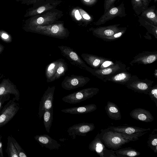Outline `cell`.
<instances>
[{
    "mask_svg": "<svg viewBox=\"0 0 157 157\" xmlns=\"http://www.w3.org/2000/svg\"><path fill=\"white\" fill-rule=\"evenodd\" d=\"M100 132L101 140L105 147L114 150L130 141L139 139L138 137L112 131L108 127L106 129H101Z\"/></svg>",
    "mask_w": 157,
    "mask_h": 157,
    "instance_id": "1",
    "label": "cell"
},
{
    "mask_svg": "<svg viewBox=\"0 0 157 157\" xmlns=\"http://www.w3.org/2000/svg\"><path fill=\"white\" fill-rule=\"evenodd\" d=\"M29 27L31 30L36 33L58 38H65L69 35L68 31L61 24L48 26L37 25Z\"/></svg>",
    "mask_w": 157,
    "mask_h": 157,
    "instance_id": "2",
    "label": "cell"
},
{
    "mask_svg": "<svg viewBox=\"0 0 157 157\" xmlns=\"http://www.w3.org/2000/svg\"><path fill=\"white\" fill-rule=\"evenodd\" d=\"M99 89L97 88H85L69 94L62 98L64 102L70 104L79 103L92 98L97 94Z\"/></svg>",
    "mask_w": 157,
    "mask_h": 157,
    "instance_id": "3",
    "label": "cell"
},
{
    "mask_svg": "<svg viewBox=\"0 0 157 157\" xmlns=\"http://www.w3.org/2000/svg\"><path fill=\"white\" fill-rule=\"evenodd\" d=\"M62 55L72 65L84 70L90 72L91 68L88 66L76 52L70 47L64 45L58 46Z\"/></svg>",
    "mask_w": 157,
    "mask_h": 157,
    "instance_id": "4",
    "label": "cell"
},
{
    "mask_svg": "<svg viewBox=\"0 0 157 157\" xmlns=\"http://www.w3.org/2000/svg\"><path fill=\"white\" fill-rule=\"evenodd\" d=\"M15 100L14 98L9 100L0 111V128L12 119L20 109L19 104Z\"/></svg>",
    "mask_w": 157,
    "mask_h": 157,
    "instance_id": "5",
    "label": "cell"
},
{
    "mask_svg": "<svg viewBox=\"0 0 157 157\" xmlns=\"http://www.w3.org/2000/svg\"><path fill=\"white\" fill-rule=\"evenodd\" d=\"M126 15L124 5L122 2L119 6L112 7L104 12V14L95 23V25H98L104 24L107 21L116 17H123Z\"/></svg>",
    "mask_w": 157,
    "mask_h": 157,
    "instance_id": "6",
    "label": "cell"
},
{
    "mask_svg": "<svg viewBox=\"0 0 157 157\" xmlns=\"http://www.w3.org/2000/svg\"><path fill=\"white\" fill-rule=\"evenodd\" d=\"M90 80L88 77L82 75H72L65 77L61 83V86L64 89L71 90L86 85Z\"/></svg>",
    "mask_w": 157,
    "mask_h": 157,
    "instance_id": "7",
    "label": "cell"
},
{
    "mask_svg": "<svg viewBox=\"0 0 157 157\" xmlns=\"http://www.w3.org/2000/svg\"><path fill=\"white\" fill-rule=\"evenodd\" d=\"M55 86L50 87L48 86L45 91L40 101L38 115L40 119L44 112L53 107L54 94Z\"/></svg>",
    "mask_w": 157,
    "mask_h": 157,
    "instance_id": "8",
    "label": "cell"
},
{
    "mask_svg": "<svg viewBox=\"0 0 157 157\" xmlns=\"http://www.w3.org/2000/svg\"><path fill=\"white\" fill-rule=\"evenodd\" d=\"M108 127L112 131L138 138L147 133L151 130L150 128L146 129L129 125L119 126L116 127L109 126Z\"/></svg>",
    "mask_w": 157,
    "mask_h": 157,
    "instance_id": "9",
    "label": "cell"
},
{
    "mask_svg": "<svg viewBox=\"0 0 157 157\" xmlns=\"http://www.w3.org/2000/svg\"><path fill=\"white\" fill-rule=\"evenodd\" d=\"M95 128L93 123L83 122L73 125L69 127L67 131L68 135L75 139L76 136H86L87 133L93 131Z\"/></svg>",
    "mask_w": 157,
    "mask_h": 157,
    "instance_id": "10",
    "label": "cell"
},
{
    "mask_svg": "<svg viewBox=\"0 0 157 157\" xmlns=\"http://www.w3.org/2000/svg\"><path fill=\"white\" fill-rule=\"evenodd\" d=\"M152 81L148 80L138 79L132 81L130 78L126 86L135 92L148 94L152 87Z\"/></svg>",
    "mask_w": 157,
    "mask_h": 157,
    "instance_id": "11",
    "label": "cell"
},
{
    "mask_svg": "<svg viewBox=\"0 0 157 157\" xmlns=\"http://www.w3.org/2000/svg\"><path fill=\"white\" fill-rule=\"evenodd\" d=\"M125 66L120 63L114 64L108 67L103 69L96 70L91 68L90 72L92 75L98 78H101L103 76H107L117 74L119 72L125 71Z\"/></svg>",
    "mask_w": 157,
    "mask_h": 157,
    "instance_id": "12",
    "label": "cell"
},
{
    "mask_svg": "<svg viewBox=\"0 0 157 157\" xmlns=\"http://www.w3.org/2000/svg\"><path fill=\"white\" fill-rule=\"evenodd\" d=\"M120 25V24H117L106 26L99 27L95 28H91L90 30L94 36L105 38L113 35L121 30L122 28H118Z\"/></svg>",
    "mask_w": 157,
    "mask_h": 157,
    "instance_id": "13",
    "label": "cell"
},
{
    "mask_svg": "<svg viewBox=\"0 0 157 157\" xmlns=\"http://www.w3.org/2000/svg\"><path fill=\"white\" fill-rule=\"evenodd\" d=\"M34 138L42 147H45L50 150H58L61 147L60 144L48 135H36Z\"/></svg>",
    "mask_w": 157,
    "mask_h": 157,
    "instance_id": "14",
    "label": "cell"
},
{
    "mask_svg": "<svg viewBox=\"0 0 157 157\" xmlns=\"http://www.w3.org/2000/svg\"><path fill=\"white\" fill-rule=\"evenodd\" d=\"M129 114L132 118L143 122H151L154 119V117L150 111L142 108H136L132 110Z\"/></svg>",
    "mask_w": 157,
    "mask_h": 157,
    "instance_id": "15",
    "label": "cell"
},
{
    "mask_svg": "<svg viewBox=\"0 0 157 157\" xmlns=\"http://www.w3.org/2000/svg\"><path fill=\"white\" fill-rule=\"evenodd\" d=\"M88 148L90 151L95 152L100 157H105V153L107 149L101 141L98 132L89 144Z\"/></svg>",
    "mask_w": 157,
    "mask_h": 157,
    "instance_id": "16",
    "label": "cell"
},
{
    "mask_svg": "<svg viewBox=\"0 0 157 157\" xmlns=\"http://www.w3.org/2000/svg\"><path fill=\"white\" fill-rule=\"evenodd\" d=\"M97 109V106L94 104L81 106L71 107L61 110L62 112L73 114H80L90 113Z\"/></svg>",
    "mask_w": 157,
    "mask_h": 157,
    "instance_id": "17",
    "label": "cell"
},
{
    "mask_svg": "<svg viewBox=\"0 0 157 157\" xmlns=\"http://www.w3.org/2000/svg\"><path fill=\"white\" fill-rule=\"evenodd\" d=\"M140 16L148 22L157 26V11L155 5L144 9Z\"/></svg>",
    "mask_w": 157,
    "mask_h": 157,
    "instance_id": "18",
    "label": "cell"
},
{
    "mask_svg": "<svg viewBox=\"0 0 157 157\" xmlns=\"http://www.w3.org/2000/svg\"><path fill=\"white\" fill-rule=\"evenodd\" d=\"M105 109L107 115L111 119L117 121L121 119V115L119 108L114 103L108 101L105 107Z\"/></svg>",
    "mask_w": 157,
    "mask_h": 157,
    "instance_id": "19",
    "label": "cell"
},
{
    "mask_svg": "<svg viewBox=\"0 0 157 157\" xmlns=\"http://www.w3.org/2000/svg\"><path fill=\"white\" fill-rule=\"evenodd\" d=\"M131 78L130 74L124 71L106 76L105 79L122 84H126Z\"/></svg>",
    "mask_w": 157,
    "mask_h": 157,
    "instance_id": "20",
    "label": "cell"
},
{
    "mask_svg": "<svg viewBox=\"0 0 157 157\" xmlns=\"http://www.w3.org/2000/svg\"><path fill=\"white\" fill-rule=\"evenodd\" d=\"M157 56V53L155 52H147L142 53L135 57V59L132 62L144 64H150L156 60Z\"/></svg>",
    "mask_w": 157,
    "mask_h": 157,
    "instance_id": "21",
    "label": "cell"
},
{
    "mask_svg": "<svg viewBox=\"0 0 157 157\" xmlns=\"http://www.w3.org/2000/svg\"><path fill=\"white\" fill-rule=\"evenodd\" d=\"M81 56L87 64L94 68H98L101 64L105 61L103 58L87 53H82Z\"/></svg>",
    "mask_w": 157,
    "mask_h": 157,
    "instance_id": "22",
    "label": "cell"
},
{
    "mask_svg": "<svg viewBox=\"0 0 157 157\" xmlns=\"http://www.w3.org/2000/svg\"><path fill=\"white\" fill-rule=\"evenodd\" d=\"M59 61V59L56 60L46 66L45 69V75L48 82H52Z\"/></svg>",
    "mask_w": 157,
    "mask_h": 157,
    "instance_id": "23",
    "label": "cell"
},
{
    "mask_svg": "<svg viewBox=\"0 0 157 157\" xmlns=\"http://www.w3.org/2000/svg\"><path fill=\"white\" fill-rule=\"evenodd\" d=\"M115 152L117 157H134L141 154L140 152L131 147L118 149L115 151Z\"/></svg>",
    "mask_w": 157,
    "mask_h": 157,
    "instance_id": "24",
    "label": "cell"
},
{
    "mask_svg": "<svg viewBox=\"0 0 157 157\" xmlns=\"http://www.w3.org/2000/svg\"><path fill=\"white\" fill-rule=\"evenodd\" d=\"M68 70L67 64L64 59H59V61L57 67L55 75L52 79V82L64 76Z\"/></svg>",
    "mask_w": 157,
    "mask_h": 157,
    "instance_id": "25",
    "label": "cell"
},
{
    "mask_svg": "<svg viewBox=\"0 0 157 157\" xmlns=\"http://www.w3.org/2000/svg\"><path fill=\"white\" fill-rule=\"evenodd\" d=\"M53 107L46 111L43 115V123L46 130L49 133L53 120Z\"/></svg>",
    "mask_w": 157,
    "mask_h": 157,
    "instance_id": "26",
    "label": "cell"
},
{
    "mask_svg": "<svg viewBox=\"0 0 157 157\" xmlns=\"http://www.w3.org/2000/svg\"><path fill=\"white\" fill-rule=\"evenodd\" d=\"M13 94L14 95L16 100L18 101L20 99V94L17 90L13 86H0V95Z\"/></svg>",
    "mask_w": 157,
    "mask_h": 157,
    "instance_id": "27",
    "label": "cell"
},
{
    "mask_svg": "<svg viewBox=\"0 0 157 157\" xmlns=\"http://www.w3.org/2000/svg\"><path fill=\"white\" fill-rule=\"evenodd\" d=\"M147 145L155 153H157V129L155 128L149 135L147 142Z\"/></svg>",
    "mask_w": 157,
    "mask_h": 157,
    "instance_id": "28",
    "label": "cell"
},
{
    "mask_svg": "<svg viewBox=\"0 0 157 157\" xmlns=\"http://www.w3.org/2000/svg\"><path fill=\"white\" fill-rule=\"evenodd\" d=\"M6 152L9 157H19L17 149L12 141L11 136L7 138Z\"/></svg>",
    "mask_w": 157,
    "mask_h": 157,
    "instance_id": "29",
    "label": "cell"
},
{
    "mask_svg": "<svg viewBox=\"0 0 157 157\" xmlns=\"http://www.w3.org/2000/svg\"><path fill=\"white\" fill-rule=\"evenodd\" d=\"M138 21L140 23L141 25L145 27L148 31L150 33L157 35V26L148 22L141 17L139 16Z\"/></svg>",
    "mask_w": 157,
    "mask_h": 157,
    "instance_id": "30",
    "label": "cell"
},
{
    "mask_svg": "<svg viewBox=\"0 0 157 157\" xmlns=\"http://www.w3.org/2000/svg\"><path fill=\"white\" fill-rule=\"evenodd\" d=\"M132 9L138 15H140L145 8L141 0H131Z\"/></svg>",
    "mask_w": 157,
    "mask_h": 157,
    "instance_id": "31",
    "label": "cell"
},
{
    "mask_svg": "<svg viewBox=\"0 0 157 157\" xmlns=\"http://www.w3.org/2000/svg\"><path fill=\"white\" fill-rule=\"evenodd\" d=\"M149 95L151 100L153 101L157 107V85L152 87L149 91Z\"/></svg>",
    "mask_w": 157,
    "mask_h": 157,
    "instance_id": "32",
    "label": "cell"
},
{
    "mask_svg": "<svg viewBox=\"0 0 157 157\" xmlns=\"http://www.w3.org/2000/svg\"><path fill=\"white\" fill-rule=\"evenodd\" d=\"M12 141L17 149L19 157H27L25 151L16 140L11 136Z\"/></svg>",
    "mask_w": 157,
    "mask_h": 157,
    "instance_id": "33",
    "label": "cell"
},
{
    "mask_svg": "<svg viewBox=\"0 0 157 157\" xmlns=\"http://www.w3.org/2000/svg\"><path fill=\"white\" fill-rule=\"evenodd\" d=\"M126 30V27L122 28L120 31L114 33L113 35L105 38L109 39H113L116 38H119L124 33Z\"/></svg>",
    "mask_w": 157,
    "mask_h": 157,
    "instance_id": "34",
    "label": "cell"
},
{
    "mask_svg": "<svg viewBox=\"0 0 157 157\" xmlns=\"http://www.w3.org/2000/svg\"><path fill=\"white\" fill-rule=\"evenodd\" d=\"M117 0H104V12L110 8L114 6V3Z\"/></svg>",
    "mask_w": 157,
    "mask_h": 157,
    "instance_id": "35",
    "label": "cell"
},
{
    "mask_svg": "<svg viewBox=\"0 0 157 157\" xmlns=\"http://www.w3.org/2000/svg\"><path fill=\"white\" fill-rule=\"evenodd\" d=\"M10 95L9 94H6L0 95V111L3 107L4 104L5 102L10 100Z\"/></svg>",
    "mask_w": 157,
    "mask_h": 157,
    "instance_id": "36",
    "label": "cell"
},
{
    "mask_svg": "<svg viewBox=\"0 0 157 157\" xmlns=\"http://www.w3.org/2000/svg\"><path fill=\"white\" fill-rule=\"evenodd\" d=\"M114 64V63L111 61L105 60L101 64L100 69L105 68Z\"/></svg>",
    "mask_w": 157,
    "mask_h": 157,
    "instance_id": "37",
    "label": "cell"
},
{
    "mask_svg": "<svg viewBox=\"0 0 157 157\" xmlns=\"http://www.w3.org/2000/svg\"><path fill=\"white\" fill-rule=\"evenodd\" d=\"M98 0H83L84 2L89 5H93L96 4Z\"/></svg>",
    "mask_w": 157,
    "mask_h": 157,
    "instance_id": "38",
    "label": "cell"
},
{
    "mask_svg": "<svg viewBox=\"0 0 157 157\" xmlns=\"http://www.w3.org/2000/svg\"><path fill=\"white\" fill-rule=\"evenodd\" d=\"M2 136L0 135V157H3V153L2 148V144L1 141Z\"/></svg>",
    "mask_w": 157,
    "mask_h": 157,
    "instance_id": "39",
    "label": "cell"
},
{
    "mask_svg": "<svg viewBox=\"0 0 157 157\" xmlns=\"http://www.w3.org/2000/svg\"><path fill=\"white\" fill-rule=\"evenodd\" d=\"M75 18L78 20H80L82 18V17L78 10H76L75 11Z\"/></svg>",
    "mask_w": 157,
    "mask_h": 157,
    "instance_id": "40",
    "label": "cell"
},
{
    "mask_svg": "<svg viewBox=\"0 0 157 157\" xmlns=\"http://www.w3.org/2000/svg\"><path fill=\"white\" fill-rule=\"evenodd\" d=\"M145 8L148 7L152 0H141Z\"/></svg>",
    "mask_w": 157,
    "mask_h": 157,
    "instance_id": "41",
    "label": "cell"
},
{
    "mask_svg": "<svg viewBox=\"0 0 157 157\" xmlns=\"http://www.w3.org/2000/svg\"><path fill=\"white\" fill-rule=\"evenodd\" d=\"M1 36L2 38L4 39H7L9 37V35L5 33H2Z\"/></svg>",
    "mask_w": 157,
    "mask_h": 157,
    "instance_id": "42",
    "label": "cell"
},
{
    "mask_svg": "<svg viewBox=\"0 0 157 157\" xmlns=\"http://www.w3.org/2000/svg\"><path fill=\"white\" fill-rule=\"evenodd\" d=\"M155 3H156L157 1V0H154Z\"/></svg>",
    "mask_w": 157,
    "mask_h": 157,
    "instance_id": "43",
    "label": "cell"
},
{
    "mask_svg": "<svg viewBox=\"0 0 157 157\" xmlns=\"http://www.w3.org/2000/svg\"></svg>",
    "mask_w": 157,
    "mask_h": 157,
    "instance_id": "44",
    "label": "cell"
}]
</instances>
